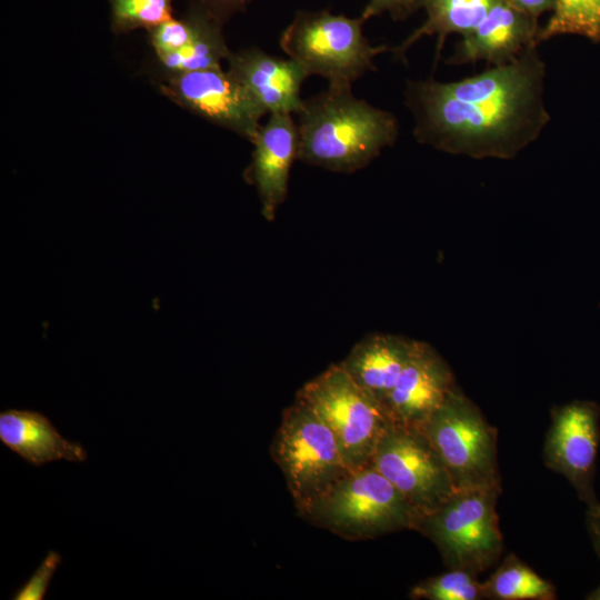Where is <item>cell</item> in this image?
Returning <instances> with one entry per match:
<instances>
[{"instance_id":"obj_1","label":"cell","mask_w":600,"mask_h":600,"mask_svg":"<svg viewBox=\"0 0 600 600\" xmlns=\"http://www.w3.org/2000/svg\"><path fill=\"white\" fill-rule=\"evenodd\" d=\"M546 70L532 44L507 64L458 81L409 80L404 103L414 120V139L450 154L513 159L551 120Z\"/></svg>"},{"instance_id":"obj_2","label":"cell","mask_w":600,"mask_h":600,"mask_svg":"<svg viewBox=\"0 0 600 600\" xmlns=\"http://www.w3.org/2000/svg\"><path fill=\"white\" fill-rule=\"evenodd\" d=\"M298 120V160L333 172L352 173L372 162L399 134L397 118L353 96L351 88H331L303 100Z\"/></svg>"},{"instance_id":"obj_3","label":"cell","mask_w":600,"mask_h":600,"mask_svg":"<svg viewBox=\"0 0 600 600\" xmlns=\"http://www.w3.org/2000/svg\"><path fill=\"white\" fill-rule=\"evenodd\" d=\"M299 516L349 540L417 530L421 520L406 497L370 463L348 472Z\"/></svg>"},{"instance_id":"obj_4","label":"cell","mask_w":600,"mask_h":600,"mask_svg":"<svg viewBox=\"0 0 600 600\" xmlns=\"http://www.w3.org/2000/svg\"><path fill=\"white\" fill-rule=\"evenodd\" d=\"M359 18L328 10L298 11L280 37L284 53L298 62L308 77L320 76L331 88H352L354 81L376 71V56L390 50L372 46L363 36Z\"/></svg>"},{"instance_id":"obj_5","label":"cell","mask_w":600,"mask_h":600,"mask_svg":"<svg viewBox=\"0 0 600 600\" xmlns=\"http://www.w3.org/2000/svg\"><path fill=\"white\" fill-rule=\"evenodd\" d=\"M271 457L298 514L352 470L328 426L298 398L282 412Z\"/></svg>"},{"instance_id":"obj_6","label":"cell","mask_w":600,"mask_h":600,"mask_svg":"<svg viewBox=\"0 0 600 600\" xmlns=\"http://www.w3.org/2000/svg\"><path fill=\"white\" fill-rule=\"evenodd\" d=\"M419 429L441 458L457 490L501 491L498 431L458 387Z\"/></svg>"},{"instance_id":"obj_7","label":"cell","mask_w":600,"mask_h":600,"mask_svg":"<svg viewBox=\"0 0 600 600\" xmlns=\"http://www.w3.org/2000/svg\"><path fill=\"white\" fill-rule=\"evenodd\" d=\"M296 398L328 426L352 470L370 462L391 422L383 406L362 389L340 362L306 382Z\"/></svg>"},{"instance_id":"obj_8","label":"cell","mask_w":600,"mask_h":600,"mask_svg":"<svg viewBox=\"0 0 600 600\" xmlns=\"http://www.w3.org/2000/svg\"><path fill=\"white\" fill-rule=\"evenodd\" d=\"M500 492L457 490L439 509L422 517L416 531L434 543L450 569L483 572L503 549L496 509Z\"/></svg>"},{"instance_id":"obj_9","label":"cell","mask_w":600,"mask_h":600,"mask_svg":"<svg viewBox=\"0 0 600 600\" xmlns=\"http://www.w3.org/2000/svg\"><path fill=\"white\" fill-rule=\"evenodd\" d=\"M369 463L421 518L439 509L457 491L441 458L419 428L390 422Z\"/></svg>"},{"instance_id":"obj_10","label":"cell","mask_w":600,"mask_h":600,"mask_svg":"<svg viewBox=\"0 0 600 600\" xmlns=\"http://www.w3.org/2000/svg\"><path fill=\"white\" fill-rule=\"evenodd\" d=\"M160 92L179 107L253 141L266 111L222 68L167 74Z\"/></svg>"},{"instance_id":"obj_11","label":"cell","mask_w":600,"mask_h":600,"mask_svg":"<svg viewBox=\"0 0 600 600\" xmlns=\"http://www.w3.org/2000/svg\"><path fill=\"white\" fill-rule=\"evenodd\" d=\"M600 407L574 400L552 411L543 458L548 468L562 474L587 506L597 502L593 476L600 439Z\"/></svg>"},{"instance_id":"obj_12","label":"cell","mask_w":600,"mask_h":600,"mask_svg":"<svg viewBox=\"0 0 600 600\" xmlns=\"http://www.w3.org/2000/svg\"><path fill=\"white\" fill-rule=\"evenodd\" d=\"M457 387L453 372L429 343L413 351L384 403L391 422L421 428Z\"/></svg>"},{"instance_id":"obj_13","label":"cell","mask_w":600,"mask_h":600,"mask_svg":"<svg viewBox=\"0 0 600 600\" xmlns=\"http://www.w3.org/2000/svg\"><path fill=\"white\" fill-rule=\"evenodd\" d=\"M251 143L244 178L257 189L262 216L273 221L288 194L291 167L298 160L299 136L292 114L270 113Z\"/></svg>"},{"instance_id":"obj_14","label":"cell","mask_w":600,"mask_h":600,"mask_svg":"<svg viewBox=\"0 0 600 600\" xmlns=\"http://www.w3.org/2000/svg\"><path fill=\"white\" fill-rule=\"evenodd\" d=\"M539 29L538 19L517 9L508 0H498L486 18L462 36L447 63L459 66L486 61L491 67L507 64L528 47L537 44Z\"/></svg>"},{"instance_id":"obj_15","label":"cell","mask_w":600,"mask_h":600,"mask_svg":"<svg viewBox=\"0 0 600 600\" xmlns=\"http://www.w3.org/2000/svg\"><path fill=\"white\" fill-rule=\"evenodd\" d=\"M228 72L266 111L296 114L303 102L301 87L308 77L293 59L271 56L252 47L230 52Z\"/></svg>"},{"instance_id":"obj_16","label":"cell","mask_w":600,"mask_h":600,"mask_svg":"<svg viewBox=\"0 0 600 600\" xmlns=\"http://www.w3.org/2000/svg\"><path fill=\"white\" fill-rule=\"evenodd\" d=\"M414 342V339L399 334L371 333L357 342L340 363L384 408L388 396L411 357Z\"/></svg>"},{"instance_id":"obj_17","label":"cell","mask_w":600,"mask_h":600,"mask_svg":"<svg viewBox=\"0 0 600 600\" xmlns=\"http://www.w3.org/2000/svg\"><path fill=\"white\" fill-rule=\"evenodd\" d=\"M0 441L34 467L59 460L83 462L88 458L80 443L63 438L50 420L37 411H2Z\"/></svg>"},{"instance_id":"obj_18","label":"cell","mask_w":600,"mask_h":600,"mask_svg":"<svg viewBox=\"0 0 600 600\" xmlns=\"http://www.w3.org/2000/svg\"><path fill=\"white\" fill-rule=\"evenodd\" d=\"M498 0H420L426 11L424 22L398 47L390 49L398 60L422 37L437 36L434 61L440 58L446 39L451 33L464 36L472 31L488 14Z\"/></svg>"},{"instance_id":"obj_19","label":"cell","mask_w":600,"mask_h":600,"mask_svg":"<svg viewBox=\"0 0 600 600\" xmlns=\"http://www.w3.org/2000/svg\"><path fill=\"white\" fill-rule=\"evenodd\" d=\"M188 10L194 20L192 39L180 50L157 57L167 74L221 68V62L231 52L222 36V23L207 11L200 0L192 2Z\"/></svg>"},{"instance_id":"obj_20","label":"cell","mask_w":600,"mask_h":600,"mask_svg":"<svg viewBox=\"0 0 600 600\" xmlns=\"http://www.w3.org/2000/svg\"><path fill=\"white\" fill-rule=\"evenodd\" d=\"M486 598L498 600H553L554 586L510 553L483 582Z\"/></svg>"},{"instance_id":"obj_21","label":"cell","mask_w":600,"mask_h":600,"mask_svg":"<svg viewBox=\"0 0 600 600\" xmlns=\"http://www.w3.org/2000/svg\"><path fill=\"white\" fill-rule=\"evenodd\" d=\"M563 34L600 42V0H556L551 17L539 29L537 44Z\"/></svg>"},{"instance_id":"obj_22","label":"cell","mask_w":600,"mask_h":600,"mask_svg":"<svg viewBox=\"0 0 600 600\" xmlns=\"http://www.w3.org/2000/svg\"><path fill=\"white\" fill-rule=\"evenodd\" d=\"M476 573L451 569L446 573L426 579L410 591L411 599L428 600H479L486 598L483 582Z\"/></svg>"},{"instance_id":"obj_23","label":"cell","mask_w":600,"mask_h":600,"mask_svg":"<svg viewBox=\"0 0 600 600\" xmlns=\"http://www.w3.org/2000/svg\"><path fill=\"white\" fill-rule=\"evenodd\" d=\"M114 33L150 30L172 18V0H109Z\"/></svg>"},{"instance_id":"obj_24","label":"cell","mask_w":600,"mask_h":600,"mask_svg":"<svg viewBox=\"0 0 600 600\" xmlns=\"http://www.w3.org/2000/svg\"><path fill=\"white\" fill-rule=\"evenodd\" d=\"M150 43L157 57L164 56L186 47L194 34V20L189 10L181 19L169 20L148 30Z\"/></svg>"},{"instance_id":"obj_25","label":"cell","mask_w":600,"mask_h":600,"mask_svg":"<svg viewBox=\"0 0 600 600\" xmlns=\"http://www.w3.org/2000/svg\"><path fill=\"white\" fill-rule=\"evenodd\" d=\"M61 563V556L49 551L30 579L16 592L14 600H42L50 581Z\"/></svg>"},{"instance_id":"obj_26","label":"cell","mask_w":600,"mask_h":600,"mask_svg":"<svg viewBox=\"0 0 600 600\" xmlns=\"http://www.w3.org/2000/svg\"><path fill=\"white\" fill-rule=\"evenodd\" d=\"M420 9V0H368L360 18L368 19L388 13L394 21H402Z\"/></svg>"},{"instance_id":"obj_27","label":"cell","mask_w":600,"mask_h":600,"mask_svg":"<svg viewBox=\"0 0 600 600\" xmlns=\"http://www.w3.org/2000/svg\"><path fill=\"white\" fill-rule=\"evenodd\" d=\"M207 11L220 23L236 12L243 11L250 0H200Z\"/></svg>"},{"instance_id":"obj_28","label":"cell","mask_w":600,"mask_h":600,"mask_svg":"<svg viewBox=\"0 0 600 600\" xmlns=\"http://www.w3.org/2000/svg\"><path fill=\"white\" fill-rule=\"evenodd\" d=\"M517 9L528 13L534 19L539 20V17L548 11H553L556 7V0H508Z\"/></svg>"},{"instance_id":"obj_29","label":"cell","mask_w":600,"mask_h":600,"mask_svg":"<svg viewBox=\"0 0 600 600\" xmlns=\"http://www.w3.org/2000/svg\"><path fill=\"white\" fill-rule=\"evenodd\" d=\"M587 527L594 550L600 557V503L598 501L588 506Z\"/></svg>"},{"instance_id":"obj_30","label":"cell","mask_w":600,"mask_h":600,"mask_svg":"<svg viewBox=\"0 0 600 600\" xmlns=\"http://www.w3.org/2000/svg\"><path fill=\"white\" fill-rule=\"evenodd\" d=\"M586 599L588 600H600V586L598 588H596L594 590H592L587 597Z\"/></svg>"}]
</instances>
